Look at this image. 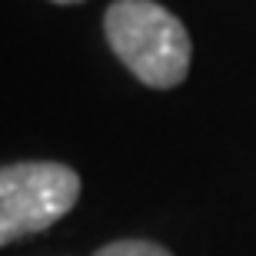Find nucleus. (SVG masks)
Segmentation results:
<instances>
[{"label":"nucleus","mask_w":256,"mask_h":256,"mask_svg":"<svg viewBox=\"0 0 256 256\" xmlns=\"http://www.w3.org/2000/svg\"><path fill=\"white\" fill-rule=\"evenodd\" d=\"M106 44L140 84L170 90L190 70V34L166 7L153 0H116L106 10Z\"/></svg>","instance_id":"f257e3e1"},{"label":"nucleus","mask_w":256,"mask_h":256,"mask_svg":"<svg viewBox=\"0 0 256 256\" xmlns=\"http://www.w3.org/2000/svg\"><path fill=\"white\" fill-rule=\"evenodd\" d=\"M80 176L66 163L27 160L0 166V246L50 230L74 210Z\"/></svg>","instance_id":"f03ea898"},{"label":"nucleus","mask_w":256,"mask_h":256,"mask_svg":"<svg viewBox=\"0 0 256 256\" xmlns=\"http://www.w3.org/2000/svg\"><path fill=\"white\" fill-rule=\"evenodd\" d=\"M94 256H173V253L163 250L160 243H150V240H116V243L100 246Z\"/></svg>","instance_id":"7ed1b4c3"},{"label":"nucleus","mask_w":256,"mask_h":256,"mask_svg":"<svg viewBox=\"0 0 256 256\" xmlns=\"http://www.w3.org/2000/svg\"><path fill=\"white\" fill-rule=\"evenodd\" d=\"M54 4H80V0H54Z\"/></svg>","instance_id":"20e7f679"}]
</instances>
